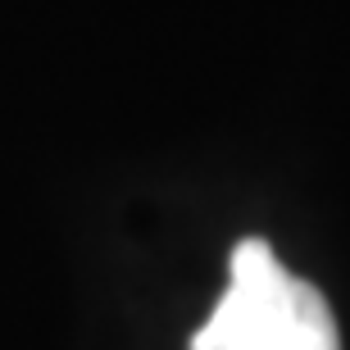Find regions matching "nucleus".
<instances>
[{
    "mask_svg": "<svg viewBox=\"0 0 350 350\" xmlns=\"http://www.w3.org/2000/svg\"><path fill=\"white\" fill-rule=\"evenodd\" d=\"M191 350H341L323 291L286 273L264 237H246L228 260V291L196 327Z\"/></svg>",
    "mask_w": 350,
    "mask_h": 350,
    "instance_id": "nucleus-1",
    "label": "nucleus"
}]
</instances>
